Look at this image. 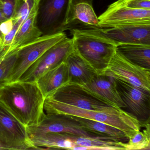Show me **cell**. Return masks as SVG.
<instances>
[{"label": "cell", "mask_w": 150, "mask_h": 150, "mask_svg": "<svg viewBox=\"0 0 150 150\" xmlns=\"http://www.w3.org/2000/svg\"><path fill=\"white\" fill-rule=\"evenodd\" d=\"M45 100L37 82L17 81L0 90V103L26 127L36 125L45 115Z\"/></svg>", "instance_id": "6da1fadb"}, {"label": "cell", "mask_w": 150, "mask_h": 150, "mask_svg": "<svg viewBox=\"0 0 150 150\" xmlns=\"http://www.w3.org/2000/svg\"><path fill=\"white\" fill-rule=\"evenodd\" d=\"M44 108L47 114H65L105 123L122 131L128 139L142 128L137 119L119 108L106 111L89 110L59 102L51 97L45 99Z\"/></svg>", "instance_id": "7a4b0ae2"}, {"label": "cell", "mask_w": 150, "mask_h": 150, "mask_svg": "<svg viewBox=\"0 0 150 150\" xmlns=\"http://www.w3.org/2000/svg\"><path fill=\"white\" fill-rule=\"evenodd\" d=\"M100 29H70L74 50L99 74L108 66L117 45L103 35Z\"/></svg>", "instance_id": "3957f363"}, {"label": "cell", "mask_w": 150, "mask_h": 150, "mask_svg": "<svg viewBox=\"0 0 150 150\" xmlns=\"http://www.w3.org/2000/svg\"><path fill=\"white\" fill-rule=\"evenodd\" d=\"M71 0H39L35 23L42 35H51L69 29L67 19Z\"/></svg>", "instance_id": "277c9868"}, {"label": "cell", "mask_w": 150, "mask_h": 150, "mask_svg": "<svg viewBox=\"0 0 150 150\" xmlns=\"http://www.w3.org/2000/svg\"><path fill=\"white\" fill-rule=\"evenodd\" d=\"M0 147L9 150L38 149L30 140L26 126L0 103Z\"/></svg>", "instance_id": "5b68a950"}, {"label": "cell", "mask_w": 150, "mask_h": 150, "mask_svg": "<svg viewBox=\"0 0 150 150\" xmlns=\"http://www.w3.org/2000/svg\"><path fill=\"white\" fill-rule=\"evenodd\" d=\"M99 74L123 81L138 88L150 92V69L132 63L116 51L108 66Z\"/></svg>", "instance_id": "8992f818"}, {"label": "cell", "mask_w": 150, "mask_h": 150, "mask_svg": "<svg viewBox=\"0 0 150 150\" xmlns=\"http://www.w3.org/2000/svg\"><path fill=\"white\" fill-rule=\"evenodd\" d=\"M67 37L64 32L42 35L33 42L17 49V57L8 83L19 80L27 69L47 50Z\"/></svg>", "instance_id": "52a82bcc"}, {"label": "cell", "mask_w": 150, "mask_h": 150, "mask_svg": "<svg viewBox=\"0 0 150 150\" xmlns=\"http://www.w3.org/2000/svg\"><path fill=\"white\" fill-rule=\"evenodd\" d=\"M74 50L72 39L65 38L47 50L27 69L18 81L36 82L47 71L64 62Z\"/></svg>", "instance_id": "ba28073f"}, {"label": "cell", "mask_w": 150, "mask_h": 150, "mask_svg": "<svg viewBox=\"0 0 150 150\" xmlns=\"http://www.w3.org/2000/svg\"><path fill=\"white\" fill-rule=\"evenodd\" d=\"M114 79L117 92L126 106L123 110L137 119L141 125L150 122V92Z\"/></svg>", "instance_id": "9c48e42d"}, {"label": "cell", "mask_w": 150, "mask_h": 150, "mask_svg": "<svg viewBox=\"0 0 150 150\" xmlns=\"http://www.w3.org/2000/svg\"><path fill=\"white\" fill-rule=\"evenodd\" d=\"M26 130L28 135L55 132L90 137H104L86 130L73 116L63 114L46 113L37 125L27 126Z\"/></svg>", "instance_id": "30bf717a"}, {"label": "cell", "mask_w": 150, "mask_h": 150, "mask_svg": "<svg viewBox=\"0 0 150 150\" xmlns=\"http://www.w3.org/2000/svg\"><path fill=\"white\" fill-rule=\"evenodd\" d=\"M49 97L62 103L89 110L106 111L115 108L96 98L80 85L69 82L59 88Z\"/></svg>", "instance_id": "8fae6325"}, {"label": "cell", "mask_w": 150, "mask_h": 150, "mask_svg": "<svg viewBox=\"0 0 150 150\" xmlns=\"http://www.w3.org/2000/svg\"><path fill=\"white\" fill-rule=\"evenodd\" d=\"M104 35L118 44L150 45V22L127 23L100 28Z\"/></svg>", "instance_id": "7c38bea8"}, {"label": "cell", "mask_w": 150, "mask_h": 150, "mask_svg": "<svg viewBox=\"0 0 150 150\" xmlns=\"http://www.w3.org/2000/svg\"><path fill=\"white\" fill-rule=\"evenodd\" d=\"M98 19L100 28L127 23L150 22V9H133L113 3Z\"/></svg>", "instance_id": "4fadbf2b"}, {"label": "cell", "mask_w": 150, "mask_h": 150, "mask_svg": "<svg viewBox=\"0 0 150 150\" xmlns=\"http://www.w3.org/2000/svg\"><path fill=\"white\" fill-rule=\"evenodd\" d=\"M80 86L90 94L111 107L123 110L126 107L117 92L115 79L112 77L98 74L90 82Z\"/></svg>", "instance_id": "5bb4252c"}, {"label": "cell", "mask_w": 150, "mask_h": 150, "mask_svg": "<svg viewBox=\"0 0 150 150\" xmlns=\"http://www.w3.org/2000/svg\"><path fill=\"white\" fill-rule=\"evenodd\" d=\"M77 24H81L86 28H100L98 17L93 8L92 0H71L67 25L70 29Z\"/></svg>", "instance_id": "9a60e30c"}, {"label": "cell", "mask_w": 150, "mask_h": 150, "mask_svg": "<svg viewBox=\"0 0 150 150\" xmlns=\"http://www.w3.org/2000/svg\"><path fill=\"white\" fill-rule=\"evenodd\" d=\"M64 63L69 83L84 85L99 74L94 68L74 49L68 55Z\"/></svg>", "instance_id": "2e32d148"}, {"label": "cell", "mask_w": 150, "mask_h": 150, "mask_svg": "<svg viewBox=\"0 0 150 150\" xmlns=\"http://www.w3.org/2000/svg\"><path fill=\"white\" fill-rule=\"evenodd\" d=\"M36 82L45 99L51 96L59 88L69 82L64 62L47 71Z\"/></svg>", "instance_id": "e0dca14e"}, {"label": "cell", "mask_w": 150, "mask_h": 150, "mask_svg": "<svg viewBox=\"0 0 150 150\" xmlns=\"http://www.w3.org/2000/svg\"><path fill=\"white\" fill-rule=\"evenodd\" d=\"M116 51L132 63L150 69V45L118 44Z\"/></svg>", "instance_id": "ac0fdd59"}, {"label": "cell", "mask_w": 150, "mask_h": 150, "mask_svg": "<svg viewBox=\"0 0 150 150\" xmlns=\"http://www.w3.org/2000/svg\"><path fill=\"white\" fill-rule=\"evenodd\" d=\"M73 117L86 130L100 137L110 138L122 142L128 140L127 135L124 132L112 125L83 117Z\"/></svg>", "instance_id": "d6986e66"}, {"label": "cell", "mask_w": 150, "mask_h": 150, "mask_svg": "<svg viewBox=\"0 0 150 150\" xmlns=\"http://www.w3.org/2000/svg\"><path fill=\"white\" fill-rule=\"evenodd\" d=\"M36 12L30 16L19 28L8 51H12L26 45L42 36L36 25Z\"/></svg>", "instance_id": "ffe728a7"}, {"label": "cell", "mask_w": 150, "mask_h": 150, "mask_svg": "<svg viewBox=\"0 0 150 150\" xmlns=\"http://www.w3.org/2000/svg\"><path fill=\"white\" fill-rule=\"evenodd\" d=\"M5 47L0 53V90L8 84L17 57V49L8 52Z\"/></svg>", "instance_id": "44dd1931"}, {"label": "cell", "mask_w": 150, "mask_h": 150, "mask_svg": "<svg viewBox=\"0 0 150 150\" xmlns=\"http://www.w3.org/2000/svg\"><path fill=\"white\" fill-rule=\"evenodd\" d=\"M145 129L132 134L128 139L127 143H124L125 150H138L150 149V123L145 125Z\"/></svg>", "instance_id": "7402d4cb"}, {"label": "cell", "mask_w": 150, "mask_h": 150, "mask_svg": "<svg viewBox=\"0 0 150 150\" xmlns=\"http://www.w3.org/2000/svg\"><path fill=\"white\" fill-rule=\"evenodd\" d=\"M39 0H17L13 20L14 23L21 27L24 21L37 10Z\"/></svg>", "instance_id": "603a6c76"}, {"label": "cell", "mask_w": 150, "mask_h": 150, "mask_svg": "<svg viewBox=\"0 0 150 150\" xmlns=\"http://www.w3.org/2000/svg\"><path fill=\"white\" fill-rule=\"evenodd\" d=\"M114 3L133 9H150V0H118Z\"/></svg>", "instance_id": "cb8c5ba5"}, {"label": "cell", "mask_w": 150, "mask_h": 150, "mask_svg": "<svg viewBox=\"0 0 150 150\" xmlns=\"http://www.w3.org/2000/svg\"><path fill=\"white\" fill-rule=\"evenodd\" d=\"M17 0H0V11L7 20L13 19Z\"/></svg>", "instance_id": "d4e9b609"}, {"label": "cell", "mask_w": 150, "mask_h": 150, "mask_svg": "<svg viewBox=\"0 0 150 150\" xmlns=\"http://www.w3.org/2000/svg\"><path fill=\"white\" fill-rule=\"evenodd\" d=\"M20 27V26L16 23H14L13 29L7 35L4 36L3 47H8V48L10 47Z\"/></svg>", "instance_id": "484cf974"}, {"label": "cell", "mask_w": 150, "mask_h": 150, "mask_svg": "<svg viewBox=\"0 0 150 150\" xmlns=\"http://www.w3.org/2000/svg\"><path fill=\"white\" fill-rule=\"evenodd\" d=\"M13 26L14 21L13 19L7 20L0 23V31L4 36L11 31Z\"/></svg>", "instance_id": "4316f807"}, {"label": "cell", "mask_w": 150, "mask_h": 150, "mask_svg": "<svg viewBox=\"0 0 150 150\" xmlns=\"http://www.w3.org/2000/svg\"><path fill=\"white\" fill-rule=\"evenodd\" d=\"M3 39L4 36L0 31V49L3 47Z\"/></svg>", "instance_id": "83f0119b"}, {"label": "cell", "mask_w": 150, "mask_h": 150, "mask_svg": "<svg viewBox=\"0 0 150 150\" xmlns=\"http://www.w3.org/2000/svg\"><path fill=\"white\" fill-rule=\"evenodd\" d=\"M7 20V19H6V18L4 16L1 11H0V23H1L3 22L6 21Z\"/></svg>", "instance_id": "f1b7e54d"}, {"label": "cell", "mask_w": 150, "mask_h": 150, "mask_svg": "<svg viewBox=\"0 0 150 150\" xmlns=\"http://www.w3.org/2000/svg\"><path fill=\"white\" fill-rule=\"evenodd\" d=\"M5 47H2V48H1V49H0V53H1V52H2V51L3 50H4V48H5Z\"/></svg>", "instance_id": "f546056e"}, {"label": "cell", "mask_w": 150, "mask_h": 150, "mask_svg": "<svg viewBox=\"0 0 150 150\" xmlns=\"http://www.w3.org/2000/svg\"><path fill=\"white\" fill-rule=\"evenodd\" d=\"M1 149H1V147H0V150H1Z\"/></svg>", "instance_id": "4dcf8cb0"}]
</instances>
